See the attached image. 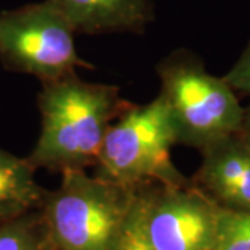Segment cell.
I'll list each match as a JSON object with an SVG mask.
<instances>
[{
  "mask_svg": "<svg viewBox=\"0 0 250 250\" xmlns=\"http://www.w3.org/2000/svg\"><path fill=\"white\" fill-rule=\"evenodd\" d=\"M129 106L117 86L89 83L77 74L42 82V128L28 161L35 170L60 174L95 166L110 125Z\"/></svg>",
  "mask_w": 250,
  "mask_h": 250,
  "instance_id": "obj_1",
  "label": "cell"
},
{
  "mask_svg": "<svg viewBox=\"0 0 250 250\" xmlns=\"http://www.w3.org/2000/svg\"><path fill=\"white\" fill-rule=\"evenodd\" d=\"M136 189L83 170L62 172L60 187L46 190L39 208L56 250H116Z\"/></svg>",
  "mask_w": 250,
  "mask_h": 250,
  "instance_id": "obj_2",
  "label": "cell"
},
{
  "mask_svg": "<svg viewBox=\"0 0 250 250\" xmlns=\"http://www.w3.org/2000/svg\"><path fill=\"white\" fill-rule=\"evenodd\" d=\"M157 74L179 145L200 150L236 134L243 107L228 82L207 71L200 57L178 49L159 62Z\"/></svg>",
  "mask_w": 250,
  "mask_h": 250,
  "instance_id": "obj_3",
  "label": "cell"
},
{
  "mask_svg": "<svg viewBox=\"0 0 250 250\" xmlns=\"http://www.w3.org/2000/svg\"><path fill=\"white\" fill-rule=\"evenodd\" d=\"M174 145H178L175 125L160 95L146 104H131L107 129L95 175L134 189L152 182L188 184L171 161Z\"/></svg>",
  "mask_w": 250,
  "mask_h": 250,
  "instance_id": "obj_4",
  "label": "cell"
},
{
  "mask_svg": "<svg viewBox=\"0 0 250 250\" xmlns=\"http://www.w3.org/2000/svg\"><path fill=\"white\" fill-rule=\"evenodd\" d=\"M75 31L50 0L0 14V60L11 71L34 75L42 82L92 67L75 46Z\"/></svg>",
  "mask_w": 250,
  "mask_h": 250,
  "instance_id": "obj_5",
  "label": "cell"
},
{
  "mask_svg": "<svg viewBox=\"0 0 250 250\" xmlns=\"http://www.w3.org/2000/svg\"><path fill=\"white\" fill-rule=\"evenodd\" d=\"M135 211L154 250H211L224 207L193 181L136 189Z\"/></svg>",
  "mask_w": 250,
  "mask_h": 250,
  "instance_id": "obj_6",
  "label": "cell"
},
{
  "mask_svg": "<svg viewBox=\"0 0 250 250\" xmlns=\"http://www.w3.org/2000/svg\"><path fill=\"white\" fill-rule=\"evenodd\" d=\"M193 182L229 210H250V149L236 134L200 149Z\"/></svg>",
  "mask_w": 250,
  "mask_h": 250,
  "instance_id": "obj_7",
  "label": "cell"
},
{
  "mask_svg": "<svg viewBox=\"0 0 250 250\" xmlns=\"http://www.w3.org/2000/svg\"><path fill=\"white\" fill-rule=\"evenodd\" d=\"M75 32L143 34L154 18L152 0H50Z\"/></svg>",
  "mask_w": 250,
  "mask_h": 250,
  "instance_id": "obj_8",
  "label": "cell"
},
{
  "mask_svg": "<svg viewBox=\"0 0 250 250\" xmlns=\"http://www.w3.org/2000/svg\"><path fill=\"white\" fill-rule=\"evenodd\" d=\"M28 161L0 147V224L41 208L46 189Z\"/></svg>",
  "mask_w": 250,
  "mask_h": 250,
  "instance_id": "obj_9",
  "label": "cell"
},
{
  "mask_svg": "<svg viewBox=\"0 0 250 250\" xmlns=\"http://www.w3.org/2000/svg\"><path fill=\"white\" fill-rule=\"evenodd\" d=\"M0 250H56L39 208L0 224Z\"/></svg>",
  "mask_w": 250,
  "mask_h": 250,
  "instance_id": "obj_10",
  "label": "cell"
},
{
  "mask_svg": "<svg viewBox=\"0 0 250 250\" xmlns=\"http://www.w3.org/2000/svg\"><path fill=\"white\" fill-rule=\"evenodd\" d=\"M211 250H250V210L224 207Z\"/></svg>",
  "mask_w": 250,
  "mask_h": 250,
  "instance_id": "obj_11",
  "label": "cell"
},
{
  "mask_svg": "<svg viewBox=\"0 0 250 250\" xmlns=\"http://www.w3.org/2000/svg\"><path fill=\"white\" fill-rule=\"evenodd\" d=\"M116 250H154L141 228L139 218L135 211V203L131 214L128 217V221L125 224L124 231L120 236V241L117 243Z\"/></svg>",
  "mask_w": 250,
  "mask_h": 250,
  "instance_id": "obj_12",
  "label": "cell"
},
{
  "mask_svg": "<svg viewBox=\"0 0 250 250\" xmlns=\"http://www.w3.org/2000/svg\"><path fill=\"white\" fill-rule=\"evenodd\" d=\"M233 90L250 95V41L238 62L223 77Z\"/></svg>",
  "mask_w": 250,
  "mask_h": 250,
  "instance_id": "obj_13",
  "label": "cell"
},
{
  "mask_svg": "<svg viewBox=\"0 0 250 250\" xmlns=\"http://www.w3.org/2000/svg\"><path fill=\"white\" fill-rule=\"evenodd\" d=\"M236 135L250 149V104L248 107H243V116H242L241 125L236 131Z\"/></svg>",
  "mask_w": 250,
  "mask_h": 250,
  "instance_id": "obj_14",
  "label": "cell"
}]
</instances>
